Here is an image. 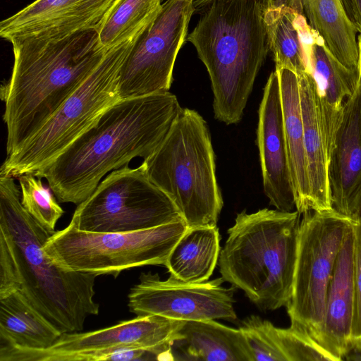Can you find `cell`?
Masks as SVG:
<instances>
[{"label":"cell","instance_id":"cell-1","mask_svg":"<svg viewBox=\"0 0 361 361\" xmlns=\"http://www.w3.org/2000/svg\"><path fill=\"white\" fill-rule=\"evenodd\" d=\"M51 235L23 207L14 178L0 176V298L20 290L62 334L81 331L99 314L98 275L54 264L44 250Z\"/></svg>","mask_w":361,"mask_h":361},{"label":"cell","instance_id":"cell-2","mask_svg":"<svg viewBox=\"0 0 361 361\" xmlns=\"http://www.w3.org/2000/svg\"><path fill=\"white\" fill-rule=\"evenodd\" d=\"M181 107L169 92L120 99L46 167L44 178L58 202L78 205L103 178L135 157L152 154Z\"/></svg>","mask_w":361,"mask_h":361},{"label":"cell","instance_id":"cell-3","mask_svg":"<svg viewBox=\"0 0 361 361\" xmlns=\"http://www.w3.org/2000/svg\"><path fill=\"white\" fill-rule=\"evenodd\" d=\"M10 43L12 71L1 86L7 156L44 126L108 51L99 44L96 28L56 39L28 37Z\"/></svg>","mask_w":361,"mask_h":361},{"label":"cell","instance_id":"cell-4","mask_svg":"<svg viewBox=\"0 0 361 361\" xmlns=\"http://www.w3.org/2000/svg\"><path fill=\"white\" fill-rule=\"evenodd\" d=\"M188 40L207 70L215 118L238 123L269 50L259 0H214Z\"/></svg>","mask_w":361,"mask_h":361},{"label":"cell","instance_id":"cell-5","mask_svg":"<svg viewBox=\"0 0 361 361\" xmlns=\"http://www.w3.org/2000/svg\"><path fill=\"white\" fill-rule=\"evenodd\" d=\"M300 214L267 208L237 214L219 257L224 281L244 291L260 310L290 301Z\"/></svg>","mask_w":361,"mask_h":361},{"label":"cell","instance_id":"cell-6","mask_svg":"<svg viewBox=\"0 0 361 361\" xmlns=\"http://www.w3.org/2000/svg\"><path fill=\"white\" fill-rule=\"evenodd\" d=\"M142 164L188 228L216 226L224 202L210 132L196 111L182 108L163 141Z\"/></svg>","mask_w":361,"mask_h":361},{"label":"cell","instance_id":"cell-7","mask_svg":"<svg viewBox=\"0 0 361 361\" xmlns=\"http://www.w3.org/2000/svg\"><path fill=\"white\" fill-rule=\"evenodd\" d=\"M138 37L109 49L94 71L44 126L7 156L0 176L18 178L46 167L118 102L121 69Z\"/></svg>","mask_w":361,"mask_h":361},{"label":"cell","instance_id":"cell-8","mask_svg":"<svg viewBox=\"0 0 361 361\" xmlns=\"http://www.w3.org/2000/svg\"><path fill=\"white\" fill-rule=\"evenodd\" d=\"M187 228L184 220L127 233L89 232L69 224L49 238L44 250L63 268L116 278L133 267L165 266Z\"/></svg>","mask_w":361,"mask_h":361},{"label":"cell","instance_id":"cell-9","mask_svg":"<svg viewBox=\"0 0 361 361\" xmlns=\"http://www.w3.org/2000/svg\"><path fill=\"white\" fill-rule=\"evenodd\" d=\"M302 215L292 295L286 308L290 326L324 348L328 287L345 235L354 222L334 209Z\"/></svg>","mask_w":361,"mask_h":361},{"label":"cell","instance_id":"cell-10","mask_svg":"<svg viewBox=\"0 0 361 361\" xmlns=\"http://www.w3.org/2000/svg\"><path fill=\"white\" fill-rule=\"evenodd\" d=\"M183 220L141 164L112 171L75 209L69 224L79 230L127 233Z\"/></svg>","mask_w":361,"mask_h":361},{"label":"cell","instance_id":"cell-11","mask_svg":"<svg viewBox=\"0 0 361 361\" xmlns=\"http://www.w3.org/2000/svg\"><path fill=\"white\" fill-rule=\"evenodd\" d=\"M183 322L137 316L98 330L63 333L47 348L0 346V361L117 360L118 353L129 348L151 351L159 360H173L171 345Z\"/></svg>","mask_w":361,"mask_h":361},{"label":"cell","instance_id":"cell-12","mask_svg":"<svg viewBox=\"0 0 361 361\" xmlns=\"http://www.w3.org/2000/svg\"><path fill=\"white\" fill-rule=\"evenodd\" d=\"M193 0H166L137 39L120 72L121 99L169 92L178 54L195 11Z\"/></svg>","mask_w":361,"mask_h":361},{"label":"cell","instance_id":"cell-13","mask_svg":"<svg viewBox=\"0 0 361 361\" xmlns=\"http://www.w3.org/2000/svg\"><path fill=\"white\" fill-rule=\"evenodd\" d=\"M217 278L188 283L172 276L161 280L158 274L142 273L130 290L128 306L137 316L159 315L180 321L237 319L233 303L235 287L225 288Z\"/></svg>","mask_w":361,"mask_h":361},{"label":"cell","instance_id":"cell-14","mask_svg":"<svg viewBox=\"0 0 361 361\" xmlns=\"http://www.w3.org/2000/svg\"><path fill=\"white\" fill-rule=\"evenodd\" d=\"M332 207L356 222L361 217V78L344 102L329 147Z\"/></svg>","mask_w":361,"mask_h":361},{"label":"cell","instance_id":"cell-15","mask_svg":"<svg viewBox=\"0 0 361 361\" xmlns=\"http://www.w3.org/2000/svg\"><path fill=\"white\" fill-rule=\"evenodd\" d=\"M264 192L271 205L292 212L295 202L287 156L279 76L271 72L264 89L257 130Z\"/></svg>","mask_w":361,"mask_h":361},{"label":"cell","instance_id":"cell-16","mask_svg":"<svg viewBox=\"0 0 361 361\" xmlns=\"http://www.w3.org/2000/svg\"><path fill=\"white\" fill-rule=\"evenodd\" d=\"M115 0H35L0 23L6 41L56 39L96 28Z\"/></svg>","mask_w":361,"mask_h":361},{"label":"cell","instance_id":"cell-17","mask_svg":"<svg viewBox=\"0 0 361 361\" xmlns=\"http://www.w3.org/2000/svg\"><path fill=\"white\" fill-rule=\"evenodd\" d=\"M298 25L306 58L307 72L317 82L328 143H330L344 102L359 82V73L345 67L330 52L323 38L298 14Z\"/></svg>","mask_w":361,"mask_h":361},{"label":"cell","instance_id":"cell-18","mask_svg":"<svg viewBox=\"0 0 361 361\" xmlns=\"http://www.w3.org/2000/svg\"><path fill=\"white\" fill-rule=\"evenodd\" d=\"M354 223L341 245L326 295L323 347L336 361L342 360L353 350Z\"/></svg>","mask_w":361,"mask_h":361},{"label":"cell","instance_id":"cell-19","mask_svg":"<svg viewBox=\"0 0 361 361\" xmlns=\"http://www.w3.org/2000/svg\"><path fill=\"white\" fill-rule=\"evenodd\" d=\"M298 78L311 211L331 209L329 146L319 89L310 73L306 72Z\"/></svg>","mask_w":361,"mask_h":361},{"label":"cell","instance_id":"cell-20","mask_svg":"<svg viewBox=\"0 0 361 361\" xmlns=\"http://www.w3.org/2000/svg\"><path fill=\"white\" fill-rule=\"evenodd\" d=\"M171 353L178 361H254L242 331L214 320L183 321Z\"/></svg>","mask_w":361,"mask_h":361},{"label":"cell","instance_id":"cell-21","mask_svg":"<svg viewBox=\"0 0 361 361\" xmlns=\"http://www.w3.org/2000/svg\"><path fill=\"white\" fill-rule=\"evenodd\" d=\"M275 70L279 80L284 134L295 208L300 214H303L311 211V206L299 78L289 69Z\"/></svg>","mask_w":361,"mask_h":361},{"label":"cell","instance_id":"cell-22","mask_svg":"<svg viewBox=\"0 0 361 361\" xmlns=\"http://www.w3.org/2000/svg\"><path fill=\"white\" fill-rule=\"evenodd\" d=\"M298 11L324 39L334 56L347 68L359 73V52L355 26L343 0H296Z\"/></svg>","mask_w":361,"mask_h":361},{"label":"cell","instance_id":"cell-23","mask_svg":"<svg viewBox=\"0 0 361 361\" xmlns=\"http://www.w3.org/2000/svg\"><path fill=\"white\" fill-rule=\"evenodd\" d=\"M61 334L20 290L0 298V346L47 348Z\"/></svg>","mask_w":361,"mask_h":361},{"label":"cell","instance_id":"cell-24","mask_svg":"<svg viewBox=\"0 0 361 361\" xmlns=\"http://www.w3.org/2000/svg\"><path fill=\"white\" fill-rule=\"evenodd\" d=\"M219 241L216 226L188 227L165 265L170 276L188 283L207 281L219 261Z\"/></svg>","mask_w":361,"mask_h":361},{"label":"cell","instance_id":"cell-25","mask_svg":"<svg viewBox=\"0 0 361 361\" xmlns=\"http://www.w3.org/2000/svg\"><path fill=\"white\" fill-rule=\"evenodd\" d=\"M163 0H115L96 27L99 44L109 50L140 36L156 19Z\"/></svg>","mask_w":361,"mask_h":361},{"label":"cell","instance_id":"cell-26","mask_svg":"<svg viewBox=\"0 0 361 361\" xmlns=\"http://www.w3.org/2000/svg\"><path fill=\"white\" fill-rule=\"evenodd\" d=\"M299 13L290 9L263 13L269 50L276 68H287L298 76L307 72V66L298 25Z\"/></svg>","mask_w":361,"mask_h":361},{"label":"cell","instance_id":"cell-27","mask_svg":"<svg viewBox=\"0 0 361 361\" xmlns=\"http://www.w3.org/2000/svg\"><path fill=\"white\" fill-rule=\"evenodd\" d=\"M18 180L23 207L40 225L54 234L57 221L64 214L54 192L43 184L42 178L34 173H25Z\"/></svg>","mask_w":361,"mask_h":361},{"label":"cell","instance_id":"cell-28","mask_svg":"<svg viewBox=\"0 0 361 361\" xmlns=\"http://www.w3.org/2000/svg\"><path fill=\"white\" fill-rule=\"evenodd\" d=\"M252 350L254 361H286L276 336V327L269 321L252 315L239 327Z\"/></svg>","mask_w":361,"mask_h":361},{"label":"cell","instance_id":"cell-29","mask_svg":"<svg viewBox=\"0 0 361 361\" xmlns=\"http://www.w3.org/2000/svg\"><path fill=\"white\" fill-rule=\"evenodd\" d=\"M278 345L286 361H336L309 335L295 328L276 327Z\"/></svg>","mask_w":361,"mask_h":361},{"label":"cell","instance_id":"cell-30","mask_svg":"<svg viewBox=\"0 0 361 361\" xmlns=\"http://www.w3.org/2000/svg\"><path fill=\"white\" fill-rule=\"evenodd\" d=\"M353 282L355 311L352 331L353 349L361 345V217L354 223Z\"/></svg>","mask_w":361,"mask_h":361},{"label":"cell","instance_id":"cell-31","mask_svg":"<svg viewBox=\"0 0 361 361\" xmlns=\"http://www.w3.org/2000/svg\"><path fill=\"white\" fill-rule=\"evenodd\" d=\"M343 3L350 20L361 34V0H343Z\"/></svg>","mask_w":361,"mask_h":361},{"label":"cell","instance_id":"cell-32","mask_svg":"<svg viewBox=\"0 0 361 361\" xmlns=\"http://www.w3.org/2000/svg\"><path fill=\"white\" fill-rule=\"evenodd\" d=\"M259 2L263 13L285 8H290L298 13L296 0H259Z\"/></svg>","mask_w":361,"mask_h":361},{"label":"cell","instance_id":"cell-33","mask_svg":"<svg viewBox=\"0 0 361 361\" xmlns=\"http://www.w3.org/2000/svg\"><path fill=\"white\" fill-rule=\"evenodd\" d=\"M214 0H193L195 9L206 8Z\"/></svg>","mask_w":361,"mask_h":361},{"label":"cell","instance_id":"cell-34","mask_svg":"<svg viewBox=\"0 0 361 361\" xmlns=\"http://www.w3.org/2000/svg\"><path fill=\"white\" fill-rule=\"evenodd\" d=\"M358 52H359V76L361 78V34L357 37Z\"/></svg>","mask_w":361,"mask_h":361},{"label":"cell","instance_id":"cell-35","mask_svg":"<svg viewBox=\"0 0 361 361\" xmlns=\"http://www.w3.org/2000/svg\"><path fill=\"white\" fill-rule=\"evenodd\" d=\"M357 351H359L360 355V359H361V345L360 346V348L357 349Z\"/></svg>","mask_w":361,"mask_h":361}]
</instances>
